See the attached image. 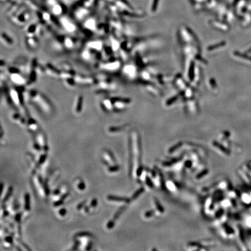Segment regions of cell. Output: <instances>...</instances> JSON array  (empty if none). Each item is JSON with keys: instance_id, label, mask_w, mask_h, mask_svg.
I'll return each instance as SVG.
<instances>
[{"instance_id": "cell-8", "label": "cell", "mask_w": 251, "mask_h": 251, "mask_svg": "<svg viewBox=\"0 0 251 251\" xmlns=\"http://www.w3.org/2000/svg\"><path fill=\"white\" fill-rule=\"evenodd\" d=\"M114 225H115V221H114V220H111L110 221H109V223H108L107 224V227L108 229H112L113 227L114 226Z\"/></svg>"}, {"instance_id": "cell-3", "label": "cell", "mask_w": 251, "mask_h": 251, "mask_svg": "<svg viewBox=\"0 0 251 251\" xmlns=\"http://www.w3.org/2000/svg\"><path fill=\"white\" fill-rule=\"evenodd\" d=\"M234 54H235V55H237V56L240 57V58H244V59H248V60L251 61V57L249 56H248V55H245V54H241V53L238 52H236L234 53Z\"/></svg>"}, {"instance_id": "cell-4", "label": "cell", "mask_w": 251, "mask_h": 251, "mask_svg": "<svg viewBox=\"0 0 251 251\" xmlns=\"http://www.w3.org/2000/svg\"><path fill=\"white\" fill-rule=\"evenodd\" d=\"M12 191H13V188H12V187H10L9 188V189H8V192H7V195H6V196H5L3 202H5V201H7V200L8 199L9 197H10V196H11V194H12Z\"/></svg>"}, {"instance_id": "cell-7", "label": "cell", "mask_w": 251, "mask_h": 251, "mask_svg": "<svg viewBox=\"0 0 251 251\" xmlns=\"http://www.w3.org/2000/svg\"><path fill=\"white\" fill-rule=\"evenodd\" d=\"M158 2H159V0H153V5H152V11H155L156 9L157 4H158Z\"/></svg>"}, {"instance_id": "cell-15", "label": "cell", "mask_w": 251, "mask_h": 251, "mask_svg": "<svg viewBox=\"0 0 251 251\" xmlns=\"http://www.w3.org/2000/svg\"><path fill=\"white\" fill-rule=\"evenodd\" d=\"M97 201L96 199H94L93 200H92V201L91 202V205L92 207H95L96 206H97Z\"/></svg>"}, {"instance_id": "cell-16", "label": "cell", "mask_w": 251, "mask_h": 251, "mask_svg": "<svg viewBox=\"0 0 251 251\" xmlns=\"http://www.w3.org/2000/svg\"><path fill=\"white\" fill-rule=\"evenodd\" d=\"M142 192H143V189H141V190H138V191L137 192H136V193L134 194V196H133V197H134V198H135L137 197V196H138V195H139V194H140Z\"/></svg>"}, {"instance_id": "cell-5", "label": "cell", "mask_w": 251, "mask_h": 251, "mask_svg": "<svg viewBox=\"0 0 251 251\" xmlns=\"http://www.w3.org/2000/svg\"><path fill=\"white\" fill-rule=\"evenodd\" d=\"M91 234L90 233H87V232H83V233H78V234H76V237H83V236H91Z\"/></svg>"}, {"instance_id": "cell-18", "label": "cell", "mask_w": 251, "mask_h": 251, "mask_svg": "<svg viewBox=\"0 0 251 251\" xmlns=\"http://www.w3.org/2000/svg\"><path fill=\"white\" fill-rule=\"evenodd\" d=\"M86 201H84V202H82V203H80L79 205H78V206H77V209H79L82 208L83 206V205H84L85 203H86Z\"/></svg>"}, {"instance_id": "cell-6", "label": "cell", "mask_w": 251, "mask_h": 251, "mask_svg": "<svg viewBox=\"0 0 251 251\" xmlns=\"http://www.w3.org/2000/svg\"><path fill=\"white\" fill-rule=\"evenodd\" d=\"M124 209H125V208H123L120 209V210H118V211H117V212L116 213V214H115V216H114V217H113L114 220H116V219H117V218H118V217H119V216H120V214H121V213H122V212L124 210Z\"/></svg>"}, {"instance_id": "cell-12", "label": "cell", "mask_w": 251, "mask_h": 251, "mask_svg": "<svg viewBox=\"0 0 251 251\" xmlns=\"http://www.w3.org/2000/svg\"><path fill=\"white\" fill-rule=\"evenodd\" d=\"M78 188L80 190H83L85 188V184L83 182H81L78 185Z\"/></svg>"}, {"instance_id": "cell-14", "label": "cell", "mask_w": 251, "mask_h": 251, "mask_svg": "<svg viewBox=\"0 0 251 251\" xmlns=\"http://www.w3.org/2000/svg\"><path fill=\"white\" fill-rule=\"evenodd\" d=\"M62 203H63V201L61 199V200H59V201H56V202L54 203V205L55 206H59V205H61Z\"/></svg>"}, {"instance_id": "cell-2", "label": "cell", "mask_w": 251, "mask_h": 251, "mask_svg": "<svg viewBox=\"0 0 251 251\" xmlns=\"http://www.w3.org/2000/svg\"><path fill=\"white\" fill-rule=\"evenodd\" d=\"M25 209L28 211L30 210V196L29 194L25 195Z\"/></svg>"}, {"instance_id": "cell-10", "label": "cell", "mask_w": 251, "mask_h": 251, "mask_svg": "<svg viewBox=\"0 0 251 251\" xmlns=\"http://www.w3.org/2000/svg\"><path fill=\"white\" fill-rule=\"evenodd\" d=\"M5 240L6 242H8L9 244H12V242H13V239H12V238L10 236H8L6 237L5 238Z\"/></svg>"}, {"instance_id": "cell-13", "label": "cell", "mask_w": 251, "mask_h": 251, "mask_svg": "<svg viewBox=\"0 0 251 251\" xmlns=\"http://www.w3.org/2000/svg\"><path fill=\"white\" fill-rule=\"evenodd\" d=\"M45 158H46V155H42L41 158H40V160H39V163H40V164H42V163L44 162V161L45 160Z\"/></svg>"}, {"instance_id": "cell-1", "label": "cell", "mask_w": 251, "mask_h": 251, "mask_svg": "<svg viewBox=\"0 0 251 251\" xmlns=\"http://www.w3.org/2000/svg\"><path fill=\"white\" fill-rule=\"evenodd\" d=\"M107 198H108V199L109 200V201H117V202H128L130 201V200H129V199L126 198L118 197V196H112V195H109V196H108Z\"/></svg>"}, {"instance_id": "cell-9", "label": "cell", "mask_w": 251, "mask_h": 251, "mask_svg": "<svg viewBox=\"0 0 251 251\" xmlns=\"http://www.w3.org/2000/svg\"><path fill=\"white\" fill-rule=\"evenodd\" d=\"M119 169V166H115L109 167V171H110V172H116V171H117Z\"/></svg>"}, {"instance_id": "cell-17", "label": "cell", "mask_w": 251, "mask_h": 251, "mask_svg": "<svg viewBox=\"0 0 251 251\" xmlns=\"http://www.w3.org/2000/svg\"><path fill=\"white\" fill-rule=\"evenodd\" d=\"M21 213H17V215H16V216H15V220H16L17 221H20V218H21Z\"/></svg>"}, {"instance_id": "cell-19", "label": "cell", "mask_w": 251, "mask_h": 251, "mask_svg": "<svg viewBox=\"0 0 251 251\" xmlns=\"http://www.w3.org/2000/svg\"><path fill=\"white\" fill-rule=\"evenodd\" d=\"M251 52V48L250 49H249V52Z\"/></svg>"}, {"instance_id": "cell-11", "label": "cell", "mask_w": 251, "mask_h": 251, "mask_svg": "<svg viewBox=\"0 0 251 251\" xmlns=\"http://www.w3.org/2000/svg\"><path fill=\"white\" fill-rule=\"evenodd\" d=\"M59 215H60L61 216H64L65 215H66V209L62 208V209H61L60 210H59Z\"/></svg>"}]
</instances>
